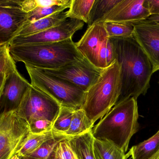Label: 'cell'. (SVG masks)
<instances>
[{
  "label": "cell",
  "instance_id": "1",
  "mask_svg": "<svg viewBox=\"0 0 159 159\" xmlns=\"http://www.w3.org/2000/svg\"><path fill=\"white\" fill-rule=\"evenodd\" d=\"M111 39L120 67L121 87L117 104L130 98L137 99L146 94L150 86L152 65L134 37Z\"/></svg>",
  "mask_w": 159,
  "mask_h": 159
},
{
  "label": "cell",
  "instance_id": "2",
  "mask_svg": "<svg viewBox=\"0 0 159 159\" xmlns=\"http://www.w3.org/2000/svg\"><path fill=\"white\" fill-rule=\"evenodd\" d=\"M137 99L116 104L92 129L94 138L106 140L126 152L130 139L139 127Z\"/></svg>",
  "mask_w": 159,
  "mask_h": 159
},
{
  "label": "cell",
  "instance_id": "3",
  "mask_svg": "<svg viewBox=\"0 0 159 159\" xmlns=\"http://www.w3.org/2000/svg\"><path fill=\"white\" fill-rule=\"evenodd\" d=\"M15 62L39 69H56L84 58L72 38L55 43L10 46Z\"/></svg>",
  "mask_w": 159,
  "mask_h": 159
},
{
  "label": "cell",
  "instance_id": "4",
  "mask_svg": "<svg viewBox=\"0 0 159 159\" xmlns=\"http://www.w3.org/2000/svg\"><path fill=\"white\" fill-rule=\"evenodd\" d=\"M120 67L117 60L102 70L85 94L81 108L95 124L117 104L121 92Z\"/></svg>",
  "mask_w": 159,
  "mask_h": 159
},
{
  "label": "cell",
  "instance_id": "5",
  "mask_svg": "<svg viewBox=\"0 0 159 159\" xmlns=\"http://www.w3.org/2000/svg\"><path fill=\"white\" fill-rule=\"evenodd\" d=\"M31 84L57 101L61 106L75 109L81 108L86 93L57 77L47 74L41 69L26 66Z\"/></svg>",
  "mask_w": 159,
  "mask_h": 159
},
{
  "label": "cell",
  "instance_id": "6",
  "mask_svg": "<svg viewBox=\"0 0 159 159\" xmlns=\"http://www.w3.org/2000/svg\"><path fill=\"white\" fill-rule=\"evenodd\" d=\"M30 133L28 123L16 111L0 114V159H11Z\"/></svg>",
  "mask_w": 159,
  "mask_h": 159
},
{
  "label": "cell",
  "instance_id": "7",
  "mask_svg": "<svg viewBox=\"0 0 159 159\" xmlns=\"http://www.w3.org/2000/svg\"><path fill=\"white\" fill-rule=\"evenodd\" d=\"M60 107L57 101L31 85L16 111L29 125L39 120L53 122Z\"/></svg>",
  "mask_w": 159,
  "mask_h": 159
},
{
  "label": "cell",
  "instance_id": "8",
  "mask_svg": "<svg viewBox=\"0 0 159 159\" xmlns=\"http://www.w3.org/2000/svg\"><path fill=\"white\" fill-rule=\"evenodd\" d=\"M103 70L95 66L84 57L58 69L42 70L86 93L97 81Z\"/></svg>",
  "mask_w": 159,
  "mask_h": 159
},
{
  "label": "cell",
  "instance_id": "9",
  "mask_svg": "<svg viewBox=\"0 0 159 159\" xmlns=\"http://www.w3.org/2000/svg\"><path fill=\"white\" fill-rule=\"evenodd\" d=\"M22 1H0V46L9 44L28 22V13L22 9Z\"/></svg>",
  "mask_w": 159,
  "mask_h": 159
},
{
  "label": "cell",
  "instance_id": "10",
  "mask_svg": "<svg viewBox=\"0 0 159 159\" xmlns=\"http://www.w3.org/2000/svg\"><path fill=\"white\" fill-rule=\"evenodd\" d=\"M84 22L77 19L67 18L57 25L44 31L28 36L14 38L10 46L51 43L72 38L73 35L83 27Z\"/></svg>",
  "mask_w": 159,
  "mask_h": 159
},
{
  "label": "cell",
  "instance_id": "11",
  "mask_svg": "<svg viewBox=\"0 0 159 159\" xmlns=\"http://www.w3.org/2000/svg\"><path fill=\"white\" fill-rule=\"evenodd\" d=\"M131 24L134 27V38L149 59L154 73L159 70V25L148 19Z\"/></svg>",
  "mask_w": 159,
  "mask_h": 159
},
{
  "label": "cell",
  "instance_id": "12",
  "mask_svg": "<svg viewBox=\"0 0 159 159\" xmlns=\"http://www.w3.org/2000/svg\"><path fill=\"white\" fill-rule=\"evenodd\" d=\"M31 85L17 70L12 72L0 86V114L16 111Z\"/></svg>",
  "mask_w": 159,
  "mask_h": 159
},
{
  "label": "cell",
  "instance_id": "13",
  "mask_svg": "<svg viewBox=\"0 0 159 159\" xmlns=\"http://www.w3.org/2000/svg\"><path fill=\"white\" fill-rule=\"evenodd\" d=\"M150 16L145 0H121L99 22L133 23Z\"/></svg>",
  "mask_w": 159,
  "mask_h": 159
},
{
  "label": "cell",
  "instance_id": "14",
  "mask_svg": "<svg viewBox=\"0 0 159 159\" xmlns=\"http://www.w3.org/2000/svg\"><path fill=\"white\" fill-rule=\"evenodd\" d=\"M108 37L104 22H98L88 27L80 40L76 43L77 47L84 57L98 68L99 52Z\"/></svg>",
  "mask_w": 159,
  "mask_h": 159
},
{
  "label": "cell",
  "instance_id": "15",
  "mask_svg": "<svg viewBox=\"0 0 159 159\" xmlns=\"http://www.w3.org/2000/svg\"><path fill=\"white\" fill-rule=\"evenodd\" d=\"M62 137L71 138L53 129L40 134H34L30 132L26 140L11 159H21L23 157H26L45 142Z\"/></svg>",
  "mask_w": 159,
  "mask_h": 159
},
{
  "label": "cell",
  "instance_id": "16",
  "mask_svg": "<svg viewBox=\"0 0 159 159\" xmlns=\"http://www.w3.org/2000/svg\"><path fill=\"white\" fill-rule=\"evenodd\" d=\"M67 18H68V11H63L35 22L26 23L19 30L15 37L28 36L42 32L59 25Z\"/></svg>",
  "mask_w": 159,
  "mask_h": 159
},
{
  "label": "cell",
  "instance_id": "17",
  "mask_svg": "<svg viewBox=\"0 0 159 159\" xmlns=\"http://www.w3.org/2000/svg\"><path fill=\"white\" fill-rule=\"evenodd\" d=\"M94 137L92 130L69 139L74 152L80 159H97L94 152Z\"/></svg>",
  "mask_w": 159,
  "mask_h": 159
},
{
  "label": "cell",
  "instance_id": "18",
  "mask_svg": "<svg viewBox=\"0 0 159 159\" xmlns=\"http://www.w3.org/2000/svg\"><path fill=\"white\" fill-rule=\"evenodd\" d=\"M159 150V130L155 134L133 146L127 153L132 159H151Z\"/></svg>",
  "mask_w": 159,
  "mask_h": 159
},
{
  "label": "cell",
  "instance_id": "19",
  "mask_svg": "<svg viewBox=\"0 0 159 159\" xmlns=\"http://www.w3.org/2000/svg\"><path fill=\"white\" fill-rule=\"evenodd\" d=\"M94 124L82 108L75 110L69 129L66 134L70 137L77 136L92 130Z\"/></svg>",
  "mask_w": 159,
  "mask_h": 159
},
{
  "label": "cell",
  "instance_id": "20",
  "mask_svg": "<svg viewBox=\"0 0 159 159\" xmlns=\"http://www.w3.org/2000/svg\"><path fill=\"white\" fill-rule=\"evenodd\" d=\"M94 152L97 159H127L125 152L112 143L94 139Z\"/></svg>",
  "mask_w": 159,
  "mask_h": 159
},
{
  "label": "cell",
  "instance_id": "21",
  "mask_svg": "<svg viewBox=\"0 0 159 159\" xmlns=\"http://www.w3.org/2000/svg\"><path fill=\"white\" fill-rule=\"evenodd\" d=\"M121 0H95L88 20V27L100 22Z\"/></svg>",
  "mask_w": 159,
  "mask_h": 159
},
{
  "label": "cell",
  "instance_id": "22",
  "mask_svg": "<svg viewBox=\"0 0 159 159\" xmlns=\"http://www.w3.org/2000/svg\"><path fill=\"white\" fill-rule=\"evenodd\" d=\"M95 0H71L68 18L80 20L87 24Z\"/></svg>",
  "mask_w": 159,
  "mask_h": 159
},
{
  "label": "cell",
  "instance_id": "23",
  "mask_svg": "<svg viewBox=\"0 0 159 159\" xmlns=\"http://www.w3.org/2000/svg\"><path fill=\"white\" fill-rule=\"evenodd\" d=\"M16 70L15 61L10 53V45L0 46V86L3 85L7 77Z\"/></svg>",
  "mask_w": 159,
  "mask_h": 159
},
{
  "label": "cell",
  "instance_id": "24",
  "mask_svg": "<svg viewBox=\"0 0 159 159\" xmlns=\"http://www.w3.org/2000/svg\"><path fill=\"white\" fill-rule=\"evenodd\" d=\"M108 36L112 39L134 37V27L131 23L104 22Z\"/></svg>",
  "mask_w": 159,
  "mask_h": 159
},
{
  "label": "cell",
  "instance_id": "25",
  "mask_svg": "<svg viewBox=\"0 0 159 159\" xmlns=\"http://www.w3.org/2000/svg\"><path fill=\"white\" fill-rule=\"evenodd\" d=\"M75 110L72 108L61 106L59 112L53 122L52 129L66 134L69 129Z\"/></svg>",
  "mask_w": 159,
  "mask_h": 159
},
{
  "label": "cell",
  "instance_id": "26",
  "mask_svg": "<svg viewBox=\"0 0 159 159\" xmlns=\"http://www.w3.org/2000/svg\"><path fill=\"white\" fill-rule=\"evenodd\" d=\"M70 3L64 5H54L49 7H42L35 9L33 11L28 13V22H35L39 19L45 18L56 13L65 11L66 9L70 7Z\"/></svg>",
  "mask_w": 159,
  "mask_h": 159
},
{
  "label": "cell",
  "instance_id": "27",
  "mask_svg": "<svg viewBox=\"0 0 159 159\" xmlns=\"http://www.w3.org/2000/svg\"><path fill=\"white\" fill-rule=\"evenodd\" d=\"M69 138L70 137L59 138L49 140L26 157L34 159H49L58 144Z\"/></svg>",
  "mask_w": 159,
  "mask_h": 159
},
{
  "label": "cell",
  "instance_id": "28",
  "mask_svg": "<svg viewBox=\"0 0 159 159\" xmlns=\"http://www.w3.org/2000/svg\"><path fill=\"white\" fill-rule=\"evenodd\" d=\"M71 2V0H24L21 6L24 11L29 13L38 8L66 5Z\"/></svg>",
  "mask_w": 159,
  "mask_h": 159
},
{
  "label": "cell",
  "instance_id": "29",
  "mask_svg": "<svg viewBox=\"0 0 159 159\" xmlns=\"http://www.w3.org/2000/svg\"><path fill=\"white\" fill-rule=\"evenodd\" d=\"M69 139L60 142L49 159H80L71 148Z\"/></svg>",
  "mask_w": 159,
  "mask_h": 159
},
{
  "label": "cell",
  "instance_id": "30",
  "mask_svg": "<svg viewBox=\"0 0 159 159\" xmlns=\"http://www.w3.org/2000/svg\"><path fill=\"white\" fill-rule=\"evenodd\" d=\"M53 122L48 120H39L29 125L30 132L34 134H40L52 129Z\"/></svg>",
  "mask_w": 159,
  "mask_h": 159
},
{
  "label": "cell",
  "instance_id": "31",
  "mask_svg": "<svg viewBox=\"0 0 159 159\" xmlns=\"http://www.w3.org/2000/svg\"><path fill=\"white\" fill-rule=\"evenodd\" d=\"M145 4L151 16L159 15V0H145Z\"/></svg>",
  "mask_w": 159,
  "mask_h": 159
},
{
  "label": "cell",
  "instance_id": "32",
  "mask_svg": "<svg viewBox=\"0 0 159 159\" xmlns=\"http://www.w3.org/2000/svg\"><path fill=\"white\" fill-rule=\"evenodd\" d=\"M147 19L156 23H159V15L150 16Z\"/></svg>",
  "mask_w": 159,
  "mask_h": 159
},
{
  "label": "cell",
  "instance_id": "33",
  "mask_svg": "<svg viewBox=\"0 0 159 159\" xmlns=\"http://www.w3.org/2000/svg\"><path fill=\"white\" fill-rule=\"evenodd\" d=\"M151 159H159V150L158 151L156 154Z\"/></svg>",
  "mask_w": 159,
  "mask_h": 159
},
{
  "label": "cell",
  "instance_id": "34",
  "mask_svg": "<svg viewBox=\"0 0 159 159\" xmlns=\"http://www.w3.org/2000/svg\"><path fill=\"white\" fill-rule=\"evenodd\" d=\"M21 159H29L28 158H27V157H23V158H22Z\"/></svg>",
  "mask_w": 159,
  "mask_h": 159
},
{
  "label": "cell",
  "instance_id": "35",
  "mask_svg": "<svg viewBox=\"0 0 159 159\" xmlns=\"http://www.w3.org/2000/svg\"><path fill=\"white\" fill-rule=\"evenodd\" d=\"M28 158L29 159H31V158Z\"/></svg>",
  "mask_w": 159,
  "mask_h": 159
},
{
  "label": "cell",
  "instance_id": "36",
  "mask_svg": "<svg viewBox=\"0 0 159 159\" xmlns=\"http://www.w3.org/2000/svg\"><path fill=\"white\" fill-rule=\"evenodd\" d=\"M158 24V25H159V23H157Z\"/></svg>",
  "mask_w": 159,
  "mask_h": 159
}]
</instances>
